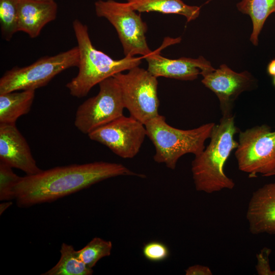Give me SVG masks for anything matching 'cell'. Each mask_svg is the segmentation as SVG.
Returning <instances> with one entry per match:
<instances>
[{
  "label": "cell",
  "instance_id": "21",
  "mask_svg": "<svg viewBox=\"0 0 275 275\" xmlns=\"http://www.w3.org/2000/svg\"><path fill=\"white\" fill-rule=\"evenodd\" d=\"M0 26L2 37L6 41L18 32V0H0Z\"/></svg>",
  "mask_w": 275,
  "mask_h": 275
},
{
  "label": "cell",
  "instance_id": "14",
  "mask_svg": "<svg viewBox=\"0 0 275 275\" xmlns=\"http://www.w3.org/2000/svg\"><path fill=\"white\" fill-rule=\"evenodd\" d=\"M246 217L252 234H275V182L265 184L253 193Z\"/></svg>",
  "mask_w": 275,
  "mask_h": 275
},
{
  "label": "cell",
  "instance_id": "18",
  "mask_svg": "<svg viewBox=\"0 0 275 275\" xmlns=\"http://www.w3.org/2000/svg\"><path fill=\"white\" fill-rule=\"evenodd\" d=\"M236 8L243 14L250 16L252 23L250 41L254 46L258 44L259 36L267 18L275 13V0H241Z\"/></svg>",
  "mask_w": 275,
  "mask_h": 275
},
{
  "label": "cell",
  "instance_id": "24",
  "mask_svg": "<svg viewBox=\"0 0 275 275\" xmlns=\"http://www.w3.org/2000/svg\"><path fill=\"white\" fill-rule=\"evenodd\" d=\"M271 250L264 248L257 255V263L256 270L259 275H271L272 270L269 264V255Z\"/></svg>",
  "mask_w": 275,
  "mask_h": 275
},
{
  "label": "cell",
  "instance_id": "3",
  "mask_svg": "<svg viewBox=\"0 0 275 275\" xmlns=\"http://www.w3.org/2000/svg\"><path fill=\"white\" fill-rule=\"evenodd\" d=\"M72 26L79 50L78 73L66 85L72 96L84 97L104 79L141 64L142 57L115 60L97 49L91 41L88 26L79 20L75 19Z\"/></svg>",
  "mask_w": 275,
  "mask_h": 275
},
{
  "label": "cell",
  "instance_id": "17",
  "mask_svg": "<svg viewBox=\"0 0 275 275\" xmlns=\"http://www.w3.org/2000/svg\"><path fill=\"white\" fill-rule=\"evenodd\" d=\"M132 9L139 12H157L183 16L187 22L197 19L201 8L185 4L182 0H126Z\"/></svg>",
  "mask_w": 275,
  "mask_h": 275
},
{
  "label": "cell",
  "instance_id": "12",
  "mask_svg": "<svg viewBox=\"0 0 275 275\" xmlns=\"http://www.w3.org/2000/svg\"><path fill=\"white\" fill-rule=\"evenodd\" d=\"M159 49L145 57L147 70L156 77H164L181 80H194L215 70L203 56L197 59L182 57L171 59L160 55Z\"/></svg>",
  "mask_w": 275,
  "mask_h": 275
},
{
  "label": "cell",
  "instance_id": "15",
  "mask_svg": "<svg viewBox=\"0 0 275 275\" xmlns=\"http://www.w3.org/2000/svg\"><path fill=\"white\" fill-rule=\"evenodd\" d=\"M57 11L54 1L18 0V31L36 38L46 24L56 19Z\"/></svg>",
  "mask_w": 275,
  "mask_h": 275
},
{
  "label": "cell",
  "instance_id": "22",
  "mask_svg": "<svg viewBox=\"0 0 275 275\" xmlns=\"http://www.w3.org/2000/svg\"><path fill=\"white\" fill-rule=\"evenodd\" d=\"M21 177L16 174L12 168L0 161V200L15 199L14 189Z\"/></svg>",
  "mask_w": 275,
  "mask_h": 275
},
{
  "label": "cell",
  "instance_id": "31",
  "mask_svg": "<svg viewBox=\"0 0 275 275\" xmlns=\"http://www.w3.org/2000/svg\"><path fill=\"white\" fill-rule=\"evenodd\" d=\"M38 1H54V0H38Z\"/></svg>",
  "mask_w": 275,
  "mask_h": 275
},
{
  "label": "cell",
  "instance_id": "29",
  "mask_svg": "<svg viewBox=\"0 0 275 275\" xmlns=\"http://www.w3.org/2000/svg\"><path fill=\"white\" fill-rule=\"evenodd\" d=\"M272 84L273 86L275 87V76L273 77Z\"/></svg>",
  "mask_w": 275,
  "mask_h": 275
},
{
  "label": "cell",
  "instance_id": "1",
  "mask_svg": "<svg viewBox=\"0 0 275 275\" xmlns=\"http://www.w3.org/2000/svg\"><path fill=\"white\" fill-rule=\"evenodd\" d=\"M120 176L145 178L119 163L95 161L57 167L21 177L14 189L18 206L51 202L101 181Z\"/></svg>",
  "mask_w": 275,
  "mask_h": 275
},
{
  "label": "cell",
  "instance_id": "25",
  "mask_svg": "<svg viewBox=\"0 0 275 275\" xmlns=\"http://www.w3.org/2000/svg\"><path fill=\"white\" fill-rule=\"evenodd\" d=\"M186 275H212L210 268L205 265H194L185 270Z\"/></svg>",
  "mask_w": 275,
  "mask_h": 275
},
{
  "label": "cell",
  "instance_id": "2",
  "mask_svg": "<svg viewBox=\"0 0 275 275\" xmlns=\"http://www.w3.org/2000/svg\"><path fill=\"white\" fill-rule=\"evenodd\" d=\"M239 129L236 126L233 115L222 116L214 124L210 142L191 162V171L196 189L207 194L232 189L233 179L225 173V163L232 152L238 145L234 135Z\"/></svg>",
  "mask_w": 275,
  "mask_h": 275
},
{
  "label": "cell",
  "instance_id": "9",
  "mask_svg": "<svg viewBox=\"0 0 275 275\" xmlns=\"http://www.w3.org/2000/svg\"><path fill=\"white\" fill-rule=\"evenodd\" d=\"M98 85V94L79 105L75 113V126L87 135L123 116L125 108L120 86L114 76Z\"/></svg>",
  "mask_w": 275,
  "mask_h": 275
},
{
  "label": "cell",
  "instance_id": "7",
  "mask_svg": "<svg viewBox=\"0 0 275 275\" xmlns=\"http://www.w3.org/2000/svg\"><path fill=\"white\" fill-rule=\"evenodd\" d=\"M113 76L120 86L124 107L131 116L145 125L159 115L157 77L139 66Z\"/></svg>",
  "mask_w": 275,
  "mask_h": 275
},
{
  "label": "cell",
  "instance_id": "20",
  "mask_svg": "<svg viewBox=\"0 0 275 275\" xmlns=\"http://www.w3.org/2000/svg\"><path fill=\"white\" fill-rule=\"evenodd\" d=\"M112 248L111 241L95 237L81 249L76 251V255L80 261L92 268L101 259L110 256Z\"/></svg>",
  "mask_w": 275,
  "mask_h": 275
},
{
  "label": "cell",
  "instance_id": "6",
  "mask_svg": "<svg viewBox=\"0 0 275 275\" xmlns=\"http://www.w3.org/2000/svg\"><path fill=\"white\" fill-rule=\"evenodd\" d=\"M94 6L96 15L106 19L116 29L125 57L139 54L144 58L152 52L146 40L147 24L128 3L98 0Z\"/></svg>",
  "mask_w": 275,
  "mask_h": 275
},
{
  "label": "cell",
  "instance_id": "28",
  "mask_svg": "<svg viewBox=\"0 0 275 275\" xmlns=\"http://www.w3.org/2000/svg\"><path fill=\"white\" fill-rule=\"evenodd\" d=\"M269 175L267 176V177H269V176H274L275 175V171L270 173L269 174H268Z\"/></svg>",
  "mask_w": 275,
  "mask_h": 275
},
{
  "label": "cell",
  "instance_id": "4",
  "mask_svg": "<svg viewBox=\"0 0 275 275\" xmlns=\"http://www.w3.org/2000/svg\"><path fill=\"white\" fill-rule=\"evenodd\" d=\"M214 124L208 123L191 129H180L168 124L166 117L159 114L145 125L147 136L155 147L154 160L175 169L181 156L188 153L196 156L204 150Z\"/></svg>",
  "mask_w": 275,
  "mask_h": 275
},
{
  "label": "cell",
  "instance_id": "11",
  "mask_svg": "<svg viewBox=\"0 0 275 275\" xmlns=\"http://www.w3.org/2000/svg\"><path fill=\"white\" fill-rule=\"evenodd\" d=\"M202 83L217 96L222 116L233 115L234 103L243 92L256 88L257 80L248 71L236 72L223 64L204 75Z\"/></svg>",
  "mask_w": 275,
  "mask_h": 275
},
{
  "label": "cell",
  "instance_id": "23",
  "mask_svg": "<svg viewBox=\"0 0 275 275\" xmlns=\"http://www.w3.org/2000/svg\"><path fill=\"white\" fill-rule=\"evenodd\" d=\"M169 250L163 243L159 241H151L145 244L143 248L144 256L152 262L162 261L169 256Z\"/></svg>",
  "mask_w": 275,
  "mask_h": 275
},
{
  "label": "cell",
  "instance_id": "30",
  "mask_svg": "<svg viewBox=\"0 0 275 275\" xmlns=\"http://www.w3.org/2000/svg\"><path fill=\"white\" fill-rule=\"evenodd\" d=\"M271 275H275V269L272 270Z\"/></svg>",
  "mask_w": 275,
  "mask_h": 275
},
{
  "label": "cell",
  "instance_id": "27",
  "mask_svg": "<svg viewBox=\"0 0 275 275\" xmlns=\"http://www.w3.org/2000/svg\"><path fill=\"white\" fill-rule=\"evenodd\" d=\"M11 201H6V202L0 204V215H2L6 209L12 205Z\"/></svg>",
  "mask_w": 275,
  "mask_h": 275
},
{
  "label": "cell",
  "instance_id": "13",
  "mask_svg": "<svg viewBox=\"0 0 275 275\" xmlns=\"http://www.w3.org/2000/svg\"><path fill=\"white\" fill-rule=\"evenodd\" d=\"M0 160L26 175L42 170L37 166L29 145L15 124H0Z\"/></svg>",
  "mask_w": 275,
  "mask_h": 275
},
{
  "label": "cell",
  "instance_id": "10",
  "mask_svg": "<svg viewBox=\"0 0 275 275\" xmlns=\"http://www.w3.org/2000/svg\"><path fill=\"white\" fill-rule=\"evenodd\" d=\"M89 138L108 148L119 157L132 158L139 152L147 136L145 125L124 115L93 131Z\"/></svg>",
  "mask_w": 275,
  "mask_h": 275
},
{
  "label": "cell",
  "instance_id": "8",
  "mask_svg": "<svg viewBox=\"0 0 275 275\" xmlns=\"http://www.w3.org/2000/svg\"><path fill=\"white\" fill-rule=\"evenodd\" d=\"M235 156L240 171L250 178L258 174L267 177L275 171V131L266 124L257 125L238 133Z\"/></svg>",
  "mask_w": 275,
  "mask_h": 275
},
{
  "label": "cell",
  "instance_id": "16",
  "mask_svg": "<svg viewBox=\"0 0 275 275\" xmlns=\"http://www.w3.org/2000/svg\"><path fill=\"white\" fill-rule=\"evenodd\" d=\"M35 95L34 90L0 94V124H15L20 116L28 114Z\"/></svg>",
  "mask_w": 275,
  "mask_h": 275
},
{
  "label": "cell",
  "instance_id": "19",
  "mask_svg": "<svg viewBox=\"0 0 275 275\" xmlns=\"http://www.w3.org/2000/svg\"><path fill=\"white\" fill-rule=\"evenodd\" d=\"M61 258L58 262L43 275H92V268L88 267L80 261L73 246L63 243L61 245Z\"/></svg>",
  "mask_w": 275,
  "mask_h": 275
},
{
  "label": "cell",
  "instance_id": "26",
  "mask_svg": "<svg viewBox=\"0 0 275 275\" xmlns=\"http://www.w3.org/2000/svg\"><path fill=\"white\" fill-rule=\"evenodd\" d=\"M266 71L267 74L271 76H275V59L271 60L267 65Z\"/></svg>",
  "mask_w": 275,
  "mask_h": 275
},
{
  "label": "cell",
  "instance_id": "5",
  "mask_svg": "<svg viewBox=\"0 0 275 275\" xmlns=\"http://www.w3.org/2000/svg\"><path fill=\"white\" fill-rule=\"evenodd\" d=\"M77 46L51 56H44L25 67H14L0 79V94L17 91L34 90L47 85L56 75L78 66Z\"/></svg>",
  "mask_w": 275,
  "mask_h": 275
}]
</instances>
